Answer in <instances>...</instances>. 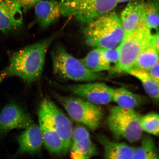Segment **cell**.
Masks as SVG:
<instances>
[{
  "label": "cell",
  "instance_id": "6da1fadb",
  "mask_svg": "<svg viewBox=\"0 0 159 159\" xmlns=\"http://www.w3.org/2000/svg\"><path fill=\"white\" fill-rule=\"evenodd\" d=\"M59 34V31L48 38L13 53L9 65L1 74L3 78L17 77L28 84L38 80L43 72L47 50Z\"/></svg>",
  "mask_w": 159,
  "mask_h": 159
},
{
  "label": "cell",
  "instance_id": "7a4b0ae2",
  "mask_svg": "<svg viewBox=\"0 0 159 159\" xmlns=\"http://www.w3.org/2000/svg\"><path fill=\"white\" fill-rule=\"evenodd\" d=\"M86 25L84 35L89 46L114 48L124 39L125 32L120 19L113 11L95 18Z\"/></svg>",
  "mask_w": 159,
  "mask_h": 159
},
{
  "label": "cell",
  "instance_id": "3957f363",
  "mask_svg": "<svg viewBox=\"0 0 159 159\" xmlns=\"http://www.w3.org/2000/svg\"><path fill=\"white\" fill-rule=\"evenodd\" d=\"M53 69L60 78L78 82H92L104 79L100 73L92 72L79 60L70 54L61 45H57L52 54Z\"/></svg>",
  "mask_w": 159,
  "mask_h": 159
},
{
  "label": "cell",
  "instance_id": "277c9868",
  "mask_svg": "<svg viewBox=\"0 0 159 159\" xmlns=\"http://www.w3.org/2000/svg\"><path fill=\"white\" fill-rule=\"evenodd\" d=\"M152 43V35L147 23L125 34L119 45V61L113 71L128 72L134 67L137 58Z\"/></svg>",
  "mask_w": 159,
  "mask_h": 159
},
{
  "label": "cell",
  "instance_id": "5b68a950",
  "mask_svg": "<svg viewBox=\"0 0 159 159\" xmlns=\"http://www.w3.org/2000/svg\"><path fill=\"white\" fill-rule=\"evenodd\" d=\"M141 116L134 109L114 106L109 111L107 124L116 138L134 143L140 140L142 136Z\"/></svg>",
  "mask_w": 159,
  "mask_h": 159
},
{
  "label": "cell",
  "instance_id": "8992f818",
  "mask_svg": "<svg viewBox=\"0 0 159 159\" xmlns=\"http://www.w3.org/2000/svg\"><path fill=\"white\" fill-rule=\"evenodd\" d=\"M58 101L73 120L95 130L100 126L104 112L100 105L84 99L57 95Z\"/></svg>",
  "mask_w": 159,
  "mask_h": 159
},
{
  "label": "cell",
  "instance_id": "52a82bcc",
  "mask_svg": "<svg viewBox=\"0 0 159 159\" xmlns=\"http://www.w3.org/2000/svg\"><path fill=\"white\" fill-rule=\"evenodd\" d=\"M118 0H61L60 5L61 15L74 17L87 23L99 16L113 11Z\"/></svg>",
  "mask_w": 159,
  "mask_h": 159
},
{
  "label": "cell",
  "instance_id": "ba28073f",
  "mask_svg": "<svg viewBox=\"0 0 159 159\" xmlns=\"http://www.w3.org/2000/svg\"><path fill=\"white\" fill-rule=\"evenodd\" d=\"M38 113L48 120L70 150L73 129L70 120L65 113L48 98L41 101Z\"/></svg>",
  "mask_w": 159,
  "mask_h": 159
},
{
  "label": "cell",
  "instance_id": "9c48e42d",
  "mask_svg": "<svg viewBox=\"0 0 159 159\" xmlns=\"http://www.w3.org/2000/svg\"><path fill=\"white\" fill-rule=\"evenodd\" d=\"M34 124L29 113L15 103L6 105L0 113V135L14 129H25Z\"/></svg>",
  "mask_w": 159,
  "mask_h": 159
},
{
  "label": "cell",
  "instance_id": "30bf717a",
  "mask_svg": "<svg viewBox=\"0 0 159 159\" xmlns=\"http://www.w3.org/2000/svg\"><path fill=\"white\" fill-rule=\"evenodd\" d=\"M67 88L73 94L96 105H106L113 101V88L104 83L70 84Z\"/></svg>",
  "mask_w": 159,
  "mask_h": 159
},
{
  "label": "cell",
  "instance_id": "8fae6325",
  "mask_svg": "<svg viewBox=\"0 0 159 159\" xmlns=\"http://www.w3.org/2000/svg\"><path fill=\"white\" fill-rule=\"evenodd\" d=\"M69 150L71 158L75 159H88L98 153L89 131L81 126L73 129Z\"/></svg>",
  "mask_w": 159,
  "mask_h": 159
},
{
  "label": "cell",
  "instance_id": "7c38bea8",
  "mask_svg": "<svg viewBox=\"0 0 159 159\" xmlns=\"http://www.w3.org/2000/svg\"><path fill=\"white\" fill-rule=\"evenodd\" d=\"M22 11L16 0H0V31L9 32L20 29Z\"/></svg>",
  "mask_w": 159,
  "mask_h": 159
},
{
  "label": "cell",
  "instance_id": "4fadbf2b",
  "mask_svg": "<svg viewBox=\"0 0 159 159\" xmlns=\"http://www.w3.org/2000/svg\"><path fill=\"white\" fill-rule=\"evenodd\" d=\"M39 126L42 133L43 144L48 151L52 154L63 155L69 149L44 116L38 113Z\"/></svg>",
  "mask_w": 159,
  "mask_h": 159
},
{
  "label": "cell",
  "instance_id": "5bb4252c",
  "mask_svg": "<svg viewBox=\"0 0 159 159\" xmlns=\"http://www.w3.org/2000/svg\"><path fill=\"white\" fill-rule=\"evenodd\" d=\"M19 148L17 154H35L40 151L43 144L42 133L39 125L33 124L18 137Z\"/></svg>",
  "mask_w": 159,
  "mask_h": 159
},
{
  "label": "cell",
  "instance_id": "9a60e30c",
  "mask_svg": "<svg viewBox=\"0 0 159 159\" xmlns=\"http://www.w3.org/2000/svg\"><path fill=\"white\" fill-rule=\"evenodd\" d=\"M125 34L130 32L146 23L144 2H129L121 13L120 18Z\"/></svg>",
  "mask_w": 159,
  "mask_h": 159
},
{
  "label": "cell",
  "instance_id": "2e32d148",
  "mask_svg": "<svg viewBox=\"0 0 159 159\" xmlns=\"http://www.w3.org/2000/svg\"><path fill=\"white\" fill-rule=\"evenodd\" d=\"M36 19L41 27L45 28L58 20L61 15L60 2L43 0L35 6Z\"/></svg>",
  "mask_w": 159,
  "mask_h": 159
},
{
  "label": "cell",
  "instance_id": "e0dca14e",
  "mask_svg": "<svg viewBox=\"0 0 159 159\" xmlns=\"http://www.w3.org/2000/svg\"><path fill=\"white\" fill-rule=\"evenodd\" d=\"M96 138L103 147L105 158L133 159L134 148L126 143L112 142L102 134Z\"/></svg>",
  "mask_w": 159,
  "mask_h": 159
},
{
  "label": "cell",
  "instance_id": "ac0fdd59",
  "mask_svg": "<svg viewBox=\"0 0 159 159\" xmlns=\"http://www.w3.org/2000/svg\"><path fill=\"white\" fill-rule=\"evenodd\" d=\"M112 101L121 108L134 109L143 103L144 99L140 95L120 87L113 88Z\"/></svg>",
  "mask_w": 159,
  "mask_h": 159
},
{
  "label": "cell",
  "instance_id": "d6986e66",
  "mask_svg": "<svg viewBox=\"0 0 159 159\" xmlns=\"http://www.w3.org/2000/svg\"><path fill=\"white\" fill-rule=\"evenodd\" d=\"M80 61L86 68L93 72L113 70V67L103 57L101 48L93 49Z\"/></svg>",
  "mask_w": 159,
  "mask_h": 159
},
{
  "label": "cell",
  "instance_id": "ffe728a7",
  "mask_svg": "<svg viewBox=\"0 0 159 159\" xmlns=\"http://www.w3.org/2000/svg\"><path fill=\"white\" fill-rule=\"evenodd\" d=\"M127 73L141 81L145 92L149 97L159 101V85L150 77L148 71L133 68Z\"/></svg>",
  "mask_w": 159,
  "mask_h": 159
},
{
  "label": "cell",
  "instance_id": "44dd1931",
  "mask_svg": "<svg viewBox=\"0 0 159 159\" xmlns=\"http://www.w3.org/2000/svg\"><path fill=\"white\" fill-rule=\"evenodd\" d=\"M159 61V53L152 41V44L145 48L139 55L133 68L148 71Z\"/></svg>",
  "mask_w": 159,
  "mask_h": 159
},
{
  "label": "cell",
  "instance_id": "7402d4cb",
  "mask_svg": "<svg viewBox=\"0 0 159 159\" xmlns=\"http://www.w3.org/2000/svg\"><path fill=\"white\" fill-rule=\"evenodd\" d=\"M145 18L152 35L159 32V3L157 0L144 2Z\"/></svg>",
  "mask_w": 159,
  "mask_h": 159
},
{
  "label": "cell",
  "instance_id": "603a6c76",
  "mask_svg": "<svg viewBox=\"0 0 159 159\" xmlns=\"http://www.w3.org/2000/svg\"><path fill=\"white\" fill-rule=\"evenodd\" d=\"M159 158V152L153 139L146 136L142 139L140 146L134 148L133 159Z\"/></svg>",
  "mask_w": 159,
  "mask_h": 159
},
{
  "label": "cell",
  "instance_id": "cb8c5ba5",
  "mask_svg": "<svg viewBox=\"0 0 159 159\" xmlns=\"http://www.w3.org/2000/svg\"><path fill=\"white\" fill-rule=\"evenodd\" d=\"M140 124L143 131L159 136V114L151 112L141 116Z\"/></svg>",
  "mask_w": 159,
  "mask_h": 159
},
{
  "label": "cell",
  "instance_id": "d4e9b609",
  "mask_svg": "<svg viewBox=\"0 0 159 159\" xmlns=\"http://www.w3.org/2000/svg\"><path fill=\"white\" fill-rule=\"evenodd\" d=\"M101 50H102L103 57L111 65L114 64L115 68V66L118 63L119 59V46L112 48H101ZM114 69H113V70H114Z\"/></svg>",
  "mask_w": 159,
  "mask_h": 159
},
{
  "label": "cell",
  "instance_id": "484cf974",
  "mask_svg": "<svg viewBox=\"0 0 159 159\" xmlns=\"http://www.w3.org/2000/svg\"><path fill=\"white\" fill-rule=\"evenodd\" d=\"M24 12H26L38 3L43 0H16Z\"/></svg>",
  "mask_w": 159,
  "mask_h": 159
},
{
  "label": "cell",
  "instance_id": "4316f807",
  "mask_svg": "<svg viewBox=\"0 0 159 159\" xmlns=\"http://www.w3.org/2000/svg\"><path fill=\"white\" fill-rule=\"evenodd\" d=\"M149 75L159 85V62L148 71Z\"/></svg>",
  "mask_w": 159,
  "mask_h": 159
},
{
  "label": "cell",
  "instance_id": "83f0119b",
  "mask_svg": "<svg viewBox=\"0 0 159 159\" xmlns=\"http://www.w3.org/2000/svg\"><path fill=\"white\" fill-rule=\"evenodd\" d=\"M152 41L155 48L159 53V32L152 35Z\"/></svg>",
  "mask_w": 159,
  "mask_h": 159
},
{
  "label": "cell",
  "instance_id": "f1b7e54d",
  "mask_svg": "<svg viewBox=\"0 0 159 159\" xmlns=\"http://www.w3.org/2000/svg\"><path fill=\"white\" fill-rule=\"evenodd\" d=\"M134 0H118V3L129 2L134 1Z\"/></svg>",
  "mask_w": 159,
  "mask_h": 159
},
{
  "label": "cell",
  "instance_id": "f546056e",
  "mask_svg": "<svg viewBox=\"0 0 159 159\" xmlns=\"http://www.w3.org/2000/svg\"><path fill=\"white\" fill-rule=\"evenodd\" d=\"M3 79V77H2V76L0 74V82H1V81Z\"/></svg>",
  "mask_w": 159,
  "mask_h": 159
},
{
  "label": "cell",
  "instance_id": "4dcf8cb0",
  "mask_svg": "<svg viewBox=\"0 0 159 159\" xmlns=\"http://www.w3.org/2000/svg\"><path fill=\"white\" fill-rule=\"evenodd\" d=\"M157 1H158V3H159V0H157Z\"/></svg>",
  "mask_w": 159,
  "mask_h": 159
},
{
  "label": "cell",
  "instance_id": "1f68e13d",
  "mask_svg": "<svg viewBox=\"0 0 159 159\" xmlns=\"http://www.w3.org/2000/svg\"></svg>",
  "mask_w": 159,
  "mask_h": 159
}]
</instances>
